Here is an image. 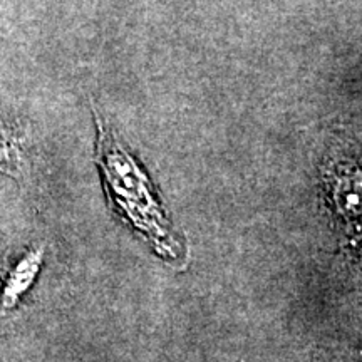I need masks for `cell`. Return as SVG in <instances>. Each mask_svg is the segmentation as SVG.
Wrapping results in <instances>:
<instances>
[{
  "label": "cell",
  "instance_id": "cell-1",
  "mask_svg": "<svg viewBox=\"0 0 362 362\" xmlns=\"http://www.w3.org/2000/svg\"><path fill=\"white\" fill-rule=\"evenodd\" d=\"M94 117L98 126V165L112 203L158 252L176 257L170 221L156 200L148 175L107 128L99 111L94 110Z\"/></svg>",
  "mask_w": 362,
  "mask_h": 362
},
{
  "label": "cell",
  "instance_id": "cell-2",
  "mask_svg": "<svg viewBox=\"0 0 362 362\" xmlns=\"http://www.w3.org/2000/svg\"><path fill=\"white\" fill-rule=\"evenodd\" d=\"M44 262V247L33 248L8 272L2 285V307L11 310L19 304L22 296L33 287Z\"/></svg>",
  "mask_w": 362,
  "mask_h": 362
},
{
  "label": "cell",
  "instance_id": "cell-3",
  "mask_svg": "<svg viewBox=\"0 0 362 362\" xmlns=\"http://www.w3.org/2000/svg\"><path fill=\"white\" fill-rule=\"evenodd\" d=\"M332 194L336 198L339 211L347 218L354 220L359 215V197H361V175L357 168L342 171L332 180Z\"/></svg>",
  "mask_w": 362,
  "mask_h": 362
},
{
  "label": "cell",
  "instance_id": "cell-4",
  "mask_svg": "<svg viewBox=\"0 0 362 362\" xmlns=\"http://www.w3.org/2000/svg\"><path fill=\"white\" fill-rule=\"evenodd\" d=\"M22 144L16 131L0 126V173L19 176L22 168Z\"/></svg>",
  "mask_w": 362,
  "mask_h": 362
}]
</instances>
